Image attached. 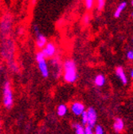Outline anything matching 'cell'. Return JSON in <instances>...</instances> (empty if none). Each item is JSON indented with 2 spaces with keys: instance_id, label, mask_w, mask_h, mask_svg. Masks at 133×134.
<instances>
[{
  "instance_id": "cell-7",
  "label": "cell",
  "mask_w": 133,
  "mask_h": 134,
  "mask_svg": "<svg viewBox=\"0 0 133 134\" xmlns=\"http://www.w3.org/2000/svg\"><path fill=\"white\" fill-rule=\"evenodd\" d=\"M71 109L75 115L79 116L85 112V106L80 102H74L71 106Z\"/></svg>"
},
{
  "instance_id": "cell-17",
  "label": "cell",
  "mask_w": 133,
  "mask_h": 134,
  "mask_svg": "<svg viewBox=\"0 0 133 134\" xmlns=\"http://www.w3.org/2000/svg\"><path fill=\"white\" fill-rule=\"evenodd\" d=\"M81 116H82V123L85 125L88 123L89 121V118H88V113H87V111L86 112H84L82 114H81Z\"/></svg>"
},
{
  "instance_id": "cell-16",
  "label": "cell",
  "mask_w": 133,
  "mask_h": 134,
  "mask_svg": "<svg viewBox=\"0 0 133 134\" xmlns=\"http://www.w3.org/2000/svg\"><path fill=\"white\" fill-rule=\"evenodd\" d=\"M85 7L88 10H91L93 7L94 0H85Z\"/></svg>"
},
{
  "instance_id": "cell-6",
  "label": "cell",
  "mask_w": 133,
  "mask_h": 134,
  "mask_svg": "<svg viewBox=\"0 0 133 134\" xmlns=\"http://www.w3.org/2000/svg\"><path fill=\"white\" fill-rule=\"evenodd\" d=\"M87 113H88V118H89V121L88 124L89 125H90L91 127H93L96 124V110L93 108H89L87 110Z\"/></svg>"
},
{
  "instance_id": "cell-18",
  "label": "cell",
  "mask_w": 133,
  "mask_h": 134,
  "mask_svg": "<svg viewBox=\"0 0 133 134\" xmlns=\"http://www.w3.org/2000/svg\"><path fill=\"white\" fill-rule=\"evenodd\" d=\"M89 20H90V17L89 14H85L84 16V18H83V23L85 25H87L89 23Z\"/></svg>"
},
{
  "instance_id": "cell-14",
  "label": "cell",
  "mask_w": 133,
  "mask_h": 134,
  "mask_svg": "<svg viewBox=\"0 0 133 134\" xmlns=\"http://www.w3.org/2000/svg\"><path fill=\"white\" fill-rule=\"evenodd\" d=\"M76 128V133L77 134H85V129H83V127L80 125H75Z\"/></svg>"
},
{
  "instance_id": "cell-1",
  "label": "cell",
  "mask_w": 133,
  "mask_h": 134,
  "mask_svg": "<svg viewBox=\"0 0 133 134\" xmlns=\"http://www.w3.org/2000/svg\"><path fill=\"white\" fill-rule=\"evenodd\" d=\"M64 79L68 83H73L77 79V65L73 60H66L63 64Z\"/></svg>"
},
{
  "instance_id": "cell-2",
  "label": "cell",
  "mask_w": 133,
  "mask_h": 134,
  "mask_svg": "<svg viewBox=\"0 0 133 134\" xmlns=\"http://www.w3.org/2000/svg\"><path fill=\"white\" fill-rule=\"evenodd\" d=\"M45 58L42 51L38 52L36 54V61L38 64V69L41 72V74L43 77H48L49 72V68H48V65L45 61Z\"/></svg>"
},
{
  "instance_id": "cell-15",
  "label": "cell",
  "mask_w": 133,
  "mask_h": 134,
  "mask_svg": "<svg viewBox=\"0 0 133 134\" xmlns=\"http://www.w3.org/2000/svg\"><path fill=\"white\" fill-rule=\"evenodd\" d=\"M97 1V9L98 10H101L105 5V0H96Z\"/></svg>"
},
{
  "instance_id": "cell-4",
  "label": "cell",
  "mask_w": 133,
  "mask_h": 134,
  "mask_svg": "<svg viewBox=\"0 0 133 134\" xmlns=\"http://www.w3.org/2000/svg\"><path fill=\"white\" fill-rule=\"evenodd\" d=\"M42 52L45 58H52L57 54V47L53 42H47L45 46L42 49Z\"/></svg>"
},
{
  "instance_id": "cell-20",
  "label": "cell",
  "mask_w": 133,
  "mask_h": 134,
  "mask_svg": "<svg viewBox=\"0 0 133 134\" xmlns=\"http://www.w3.org/2000/svg\"><path fill=\"white\" fill-rule=\"evenodd\" d=\"M96 134H103V129L100 125L96 127Z\"/></svg>"
},
{
  "instance_id": "cell-5",
  "label": "cell",
  "mask_w": 133,
  "mask_h": 134,
  "mask_svg": "<svg viewBox=\"0 0 133 134\" xmlns=\"http://www.w3.org/2000/svg\"><path fill=\"white\" fill-rule=\"evenodd\" d=\"M50 63L52 65V66L54 67V72L55 74L56 72V74H55V77H58L61 74V60H60V58L59 57H54L51 58V61H50Z\"/></svg>"
},
{
  "instance_id": "cell-8",
  "label": "cell",
  "mask_w": 133,
  "mask_h": 134,
  "mask_svg": "<svg viewBox=\"0 0 133 134\" xmlns=\"http://www.w3.org/2000/svg\"><path fill=\"white\" fill-rule=\"evenodd\" d=\"M47 44V39L45 35L39 33L36 35V45L39 49H43Z\"/></svg>"
},
{
  "instance_id": "cell-9",
  "label": "cell",
  "mask_w": 133,
  "mask_h": 134,
  "mask_svg": "<svg viewBox=\"0 0 133 134\" xmlns=\"http://www.w3.org/2000/svg\"><path fill=\"white\" fill-rule=\"evenodd\" d=\"M115 74L117 75V77H119V79L121 81V82L124 84V85H127L128 83V78L127 76L124 73V70L123 69V67L121 66H118L115 70Z\"/></svg>"
},
{
  "instance_id": "cell-22",
  "label": "cell",
  "mask_w": 133,
  "mask_h": 134,
  "mask_svg": "<svg viewBox=\"0 0 133 134\" xmlns=\"http://www.w3.org/2000/svg\"><path fill=\"white\" fill-rule=\"evenodd\" d=\"M130 76H131V77L133 78V69L131 70V71H130Z\"/></svg>"
},
{
  "instance_id": "cell-12",
  "label": "cell",
  "mask_w": 133,
  "mask_h": 134,
  "mask_svg": "<svg viewBox=\"0 0 133 134\" xmlns=\"http://www.w3.org/2000/svg\"><path fill=\"white\" fill-rule=\"evenodd\" d=\"M113 128H114V130L116 132H121L123 130V129H124V122H123V121L121 119H120V118H117L115 121Z\"/></svg>"
},
{
  "instance_id": "cell-3",
  "label": "cell",
  "mask_w": 133,
  "mask_h": 134,
  "mask_svg": "<svg viewBox=\"0 0 133 134\" xmlns=\"http://www.w3.org/2000/svg\"><path fill=\"white\" fill-rule=\"evenodd\" d=\"M3 103L4 105L10 109L13 104V93L10 88V85L9 81H6L3 87Z\"/></svg>"
},
{
  "instance_id": "cell-23",
  "label": "cell",
  "mask_w": 133,
  "mask_h": 134,
  "mask_svg": "<svg viewBox=\"0 0 133 134\" xmlns=\"http://www.w3.org/2000/svg\"><path fill=\"white\" fill-rule=\"evenodd\" d=\"M131 6H132V7H133V0H131Z\"/></svg>"
},
{
  "instance_id": "cell-21",
  "label": "cell",
  "mask_w": 133,
  "mask_h": 134,
  "mask_svg": "<svg viewBox=\"0 0 133 134\" xmlns=\"http://www.w3.org/2000/svg\"><path fill=\"white\" fill-rule=\"evenodd\" d=\"M85 134H93L92 132V127L90 125H89L85 128Z\"/></svg>"
},
{
  "instance_id": "cell-13",
  "label": "cell",
  "mask_w": 133,
  "mask_h": 134,
  "mask_svg": "<svg viewBox=\"0 0 133 134\" xmlns=\"http://www.w3.org/2000/svg\"><path fill=\"white\" fill-rule=\"evenodd\" d=\"M66 112H67V107H66L65 105H61L58 106L57 108V114L61 116H64Z\"/></svg>"
},
{
  "instance_id": "cell-19",
  "label": "cell",
  "mask_w": 133,
  "mask_h": 134,
  "mask_svg": "<svg viewBox=\"0 0 133 134\" xmlns=\"http://www.w3.org/2000/svg\"><path fill=\"white\" fill-rule=\"evenodd\" d=\"M127 58L128 60H131L132 61L133 60V50H128V51L127 52Z\"/></svg>"
},
{
  "instance_id": "cell-24",
  "label": "cell",
  "mask_w": 133,
  "mask_h": 134,
  "mask_svg": "<svg viewBox=\"0 0 133 134\" xmlns=\"http://www.w3.org/2000/svg\"><path fill=\"white\" fill-rule=\"evenodd\" d=\"M131 17H133V11H132V12L131 13Z\"/></svg>"
},
{
  "instance_id": "cell-11",
  "label": "cell",
  "mask_w": 133,
  "mask_h": 134,
  "mask_svg": "<svg viewBox=\"0 0 133 134\" xmlns=\"http://www.w3.org/2000/svg\"><path fill=\"white\" fill-rule=\"evenodd\" d=\"M95 85L98 87H101L105 84V77L103 74H99L97 75L94 79Z\"/></svg>"
},
{
  "instance_id": "cell-10",
  "label": "cell",
  "mask_w": 133,
  "mask_h": 134,
  "mask_svg": "<svg viewBox=\"0 0 133 134\" xmlns=\"http://www.w3.org/2000/svg\"><path fill=\"white\" fill-rule=\"evenodd\" d=\"M127 7V3L126 2H122L121 3H120V5L117 7V8H116L115 13H114V17L115 18H119V17L120 16V14H122V12L124 10V9L126 8Z\"/></svg>"
}]
</instances>
